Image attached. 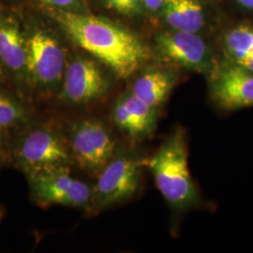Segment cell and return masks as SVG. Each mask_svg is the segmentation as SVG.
Listing matches in <instances>:
<instances>
[{
	"mask_svg": "<svg viewBox=\"0 0 253 253\" xmlns=\"http://www.w3.org/2000/svg\"><path fill=\"white\" fill-rule=\"evenodd\" d=\"M11 149L8 130H0V166L7 159Z\"/></svg>",
	"mask_w": 253,
	"mask_h": 253,
	"instance_id": "19",
	"label": "cell"
},
{
	"mask_svg": "<svg viewBox=\"0 0 253 253\" xmlns=\"http://www.w3.org/2000/svg\"><path fill=\"white\" fill-rule=\"evenodd\" d=\"M107 9L116 10L126 15H136L145 8L144 0H105Z\"/></svg>",
	"mask_w": 253,
	"mask_h": 253,
	"instance_id": "17",
	"label": "cell"
},
{
	"mask_svg": "<svg viewBox=\"0 0 253 253\" xmlns=\"http://www.w3.org/2000/svg\"><path fill=\"white\" fill-rule=\"evenodd\" d=\"M175 84L173 73L166 70H149L136 79L130 92L145 104L158 109L168 98Z\"/></svg>",
	"mask_w": 253,
	"mask_h": 253,
	"instance_id": "12",
	"label": "cell"
},
{
	"mask_svg": "<svg viewBox=\"0 0 253 253\" xmlns=\"http://www.w3.org/2000/svg\"><path fill=\"white\" fill-rule=\"evenodd\" d=\"M224 46L230 61L253 73V27L241 25L229 31Z\"/></svg>",
	"mask_w": 253,
	"mask_h": 253,
	"instance_id": "15",
	"label": "cell"
},
{
	"mask_svg": "<svg viewBox=\"0 0 253 253\" xmlns=\"http://www.w3.org/2000/svg\"><path fill=\"white\" fill-rule=\"evenodd\" d=\"M157 111L158 109L146 105L129 91L119 97L112 116L116 125L126 135L142 139L153 131Z\"/></svg>",
	"mask_w": 253,
	"mask_h": 253,
	"instance_id": "11",
	"label": "cell"
},
{
	"mask_svg": "<svg viewBox=\"0 0 253 253\" xmlns=\"http://www.w3.org/2000/svg\"><path fill=\"white\" fill-rule=\"evenodd\" d=\"M33 198L39 205H60L72 208L91 207L92 188L74 178L69 166L29 177Z\"/></svg>",
	"mask_w": 253,
	"mask_h": 253,
	"instance_id": "6",
	"label": "cell"
},
{
	"mask_svg": "<svg viewBox=\"0 0 253 253\" xmlns=\"http://www.w3.org/2000/svg\"><path fill=\"white\" fill-rule=\"evenodd\" d=\"M68 142L72 159L88 172H100L115 156L116 142L98 119H84L74 124Z\"/></svg>",
	"mask_w": 253,
	"mask_h": 253,
	"instance_id": "5",
	"label": "cell"
},
{
	"mask_svg": "<svg viewBox=\"0 0 253 253\" xmlns=\"http://www.w3.org/2000/svg\"><path fill=\"white\" fill-rule=\"evenodd\" d=\"M27 73L31 82L44 90L62 83L66 70L60 43L43 30H36L26 39Z\"/></svg>",
	"mask_w": 253,
	"mask_h": 253,
	"instance_id": "7",
	"label": "cell"
},
{
	"mask_svg": "<svg viewBox=\"0 0 253 253\" xmlns=\"http://www.w3.org/2000/svg\"><path fill=\"white\" fill-rule=\"evenodd\" d=\"M26 105L8 93L0 91V130H9L27 121Z\"/></svg>",
	"mask_w": 253,
	"mask_h": 253,
	"instance_id": "16",
	"label": "cell"
},
{
	"mask_svg": "<svg viewBox=\"0 0 253 253\" xmlns=\"http://www.w3.org/2000/svg\"><path fill=\"white\" fill-rule=\"evenodd\" d=\"M12 154L28 177L69 166L72 160L68 139L51 124L27 128L19 135Z\"/></svg>",
	"mask_w": 253,
	"mask_h": 253,
	"instance_id": "3",
	"label": "cell"
},
{
	"mask_svg": "<svg viewBox=\"0 0 253 253\" xmlns=\"http://www.w3.org/2000/svg\"><path fill=\"white\" fill-rule=\"evenodd\" d=\"M40 1L49 6V8L85 13L81 0H40Z\"/></svg>",
	"mask_w": 253,
	"mask_h": 253,
	"instance_id": "18",
	"label": "cell"
},
{
	"mask_svg": "<svg viewBox=\"0 0 253 253\" xmlns=\"http://www.w3.org/2000/svg\"><path fill=\"white\" fill-rule=\"evenodd\" d=\"M211 93L221 108L253 106V73L232 61L217 66L212 73Z\"/></svg>",
	"mask_w": 253,
	"mask_h": 253,
	"instance_id": "10",
	"label": "cell"
},
{
	"mask_svg": "<svg viewBox=\"0 0 253 253\" xmlns=\"http://www.w3.org/2000/svg\"><path fill=\"white\" fill-rule=\"evenodd\" d=\"M0 61L14 73H27V47L17 24L0 18Z\"/></svg>",
	"mask_w": 253,
	"mask_h": 253,
	"instance_id": "13",
	"label": "cell"
},
{
	"mask_svg": "<svg viewBox=\"0 0 253 253\" xmlns=\"http://www.w3.org/2000/svg\"><path fill=\"white\" fill-rule=\"evenodd\" d=\"M163 14L175 30L197 33L205 24V15L199 0H168Z\"/></svg>",
	"mask_w": 253,
	"mask_h": 253,
	"instance_id": "14",
	"label": "cell"
},
{
	"mask_svg": "<svg viewBox=\"0 0 253 253\" xmlns=\"http://www.w3.org/2000/svg\"><path fill=\"white\" fill-rule=\"evenodd\" d=\"M146 161L128 154L114 156L100 172L92 188L91 207L104 209L131 198L139 188L142 168Z\"/></svg>",
	"mask_w": 253,
	"mask_h": 253,
	"instance_id": "4",
	"label": "cell"
},
{
	"mask_svg": "<svg viewBox=\"0 0 253 253\" xmlns=\"http://www.w3.org/2000/svg\"><path fill=\"white\" fill-rule=\"evenodd\" d=\"M236 1L246 9H253V0H236Z\"/></svg>",
	"mask_w": 253,
	"mask_h": 253,
	"instance_id": "21",
	"label": "cell"
},
{
	"mask_svg": "<svg viewBox=\"0 0 253 253\" xmlns=\"http://www.w3.org/2000/svg\"><path fill=\"white\" fill-rule=\"evenodd\" d=\"M163 198L176 210L195 207L199 202L188 163V145L183 129L172 133L146 162Z\"/></svg>",
	"mask_w": 253,
	"mask_h": 253,
	"instance_id": "2",
	"label": "cell"
},
{
	"mask_svg": "<svg viewBox=\"0 0 253 253\" xmlns=\"http://www.w3.org/2000/svg\"><path fill=\"white\" fill-rule=\"evenodd\" d=\"M156 47L164 59L190 71L208 74L216 70L212 52L194 32L173 30L157 35Z\"/></svg>",
	"mask_w": 253,
	"mask_h": 253,
	"instance_id": "8",
	"label": "cell"
},
{
	"mask_svg": "<svg viewBox=\"0 0 253 253\" xmlns=\"http://www.w3.org/2000/svg\"><path fill=\"white\" fill-rule=\"evenodd\" d=\"M109 81L95 61L78 57L66 67L60 99L71 104H84L102 97Z\"/></svg>",
	"mask_w": 253,
	"mask_h": 253,
	"instance_id": "9",
	"label": "cell"
},
{
	"mask_svg": "<svg viewBox=\"0 0 253 253\" xmlns=\"http://www.w3.org/2000/svg\"><path fill=\"white\" fill-rule=\"evenodd\" d=\"M3 215H4V211H3V209H2V208L0 207V220L2 219V217H3Z\"/></svg>",
	"mask_w": 253,
	"mask_h": 253,
	"instance_id": "23",
	"label": "cell"
},
{
	"mask_svg": "<svg viewBox=\"0 0 253 253\" xmlns=\"http://www.w3.org/2000/svg\"><path fill=\"white\" fill-rule=\"evenodd\" d=\"M55 20L73 42L126 79L147 61L149 52L138 37L117 24L87 13L49 9Z\"/></svg>",
	"mask_w": 253,
	"mask_h": 253,
	"instance_id": "1",
	"label": "cell"
},
{
	"mask_svg": "<svg viewBox=\"0 0 253 253\" xmlns=\"http://www.w3.org/2000/svg\"><path fill=\"white\" fill-rule=\"evenodd\" d=\"M3 75V64L0 61V76Z\"/></svg>",
	"mask_w": 253,
	"mask_h": 253,
	"instance_id": "22",
	"label": "cell"
},
{
	"mask_svg": "<svg viewBox=\"0 0 253 253\" xmlns=\"http://www.w3.org/2000/svg\"><path fill=\"white\" fill-rule=\"evenodd\" d=\"M146 9L150 10H158L163 8L168 0H144Z\"/></svg>",
	"mask_w": 253,
	"mask_h": 253,
	"instance_id": "20",
	"label": "cell"
}]
</instances>
